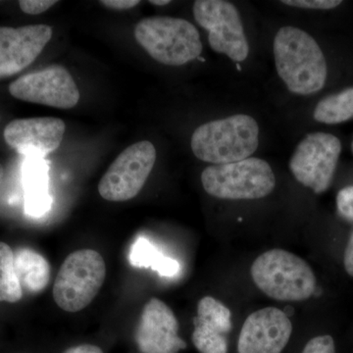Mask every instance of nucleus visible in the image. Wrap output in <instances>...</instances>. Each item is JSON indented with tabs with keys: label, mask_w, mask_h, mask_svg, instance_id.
Segmentation results:
<instances>
[{
	"label": "nucleus",
	"mask_w": 353,
	"mask_h": 353,
	"mask_svg": "<svg viewBox=\"0 0 353 353\" xmlns=\"http://www.w3.org/2000/svg\"><path fill=\"white\" fill-rule=\"evenodd\" d=\"M276 69L290 92L308 95L326 83L327 63L319 44L296 27H283L274 39Z\"/></svg>",
	"instance_id": "obj_1"
},
{
	"label": "nucleus",
	"mask_w": 353,
	"mask_h": 353,
	"mask_svg": "<svg viewBox=\"0 0 353 353\" xmlns=\"http://www.w3.org/2000/svg\"><path fill=\"white\" fill-rule=\"evenodd\" d=\"M190 145L194 154L208 163L241 161L252 157L259 148V125L245 114L211 121L196 129Z\"/></svg>",
	"instance_id": "obj_2"
},
{
	"label": "nucleus",
	"mask_w": 353,
	"mask_h": 353,
	"mask_svg": "<svg viewBox=\"0 0 353 353\" xmlns=\"http://www.w3.org/2000/svg\"><path fill=\"white\" fill-rule=\"evenodd\" d=\"M250 273L256 287L276 301H305L315 292L316 277L307 262L280 248L259 255Z\"/></svg>",
	"instance_id": "obj_3"
},
{
	"label": "nucleus",
	"mask_w": 353,
	"mask_h": 353,
	"mask_svg": "<svg viewBox=\"0 0 353 353\" xmlns=\"http://www.w3.org/2000/svg\"><path fill=\"white\" fill-rule=\"evenodd\" d=\"M134 38L155 61L168 66H182L202 52L196 28L179 18H145L136 26Z\"/></svg>",
	"instance_id": "obj_4"
},
{
	"label": "nucleus",
	"mask_w": 353,
	"mask_h": 353,
	"mask_svg": "<svg viewBox=\"0 0 353 353\" xmlns=\"http://www.w3.org/2000/svg\"><path fill=\"white\" fill-rule=\"evenodd\" d=\"M203 189L210 196L230 201H250L269 196L276 178L270 165L250 157L234 163L212 165L201 174Z\"/></svg>",
	"instance_id": "obj_5"
},
{
	"label": "nucleus",
	"mask_w": 353,
	"mask_h": 353,
	"mask_svg": "<svg viewBox=\"0 0 353 353\" xmlns=\"http://www.w3.org/2000/svg\"><path fill=\"white\" fill-rule=\"evenodd\" d=\"M106 277V265L101 253L81 250L71 253L60 267L53 299L67 312L87 307L101 290Z\"/></svg>",
	"instance_id": "obj_6"
},
{
	"label": "nucleus",
	"mask_w": 353,
	"mask_h": 353,
	"mask_svg": "<svg viewBox=\"0 0 353 353\" xmlns=\"http://www.w3.org/2000/svg\"><path fill=\"white\" fill-rule=\"evenodd\" d=\"M341 152V141L336 137L312 132L296 146L290 160V172L304 187L322 194L333 181Z\"/></svg>",
	"instance_id": "obj_7"
},
{
	"label": "nucleus",
	"mask_w": 353,
	"mask_h": 353,
	"mask_svg": "<svg viewBox=\"0 0 353 353\" xmlns=\"http://www.w3.org/2000/svg\"><path fill=\"white\" fill-rule=\"evenodd\" d=\"M157 161V150L143 141L126 148L102 176L99 194L109 201H127L138 196Z\"/></svg>",
	"instance_id": "obj_8"
},
{
	"label": "nucleus",
	"mask_w": 353,
	"mask_h": 353,
	"mask_svg": "<svg viewBox=\"0 0 353 353\" xmlns=\"http://www.w3.org/2000/svg\"><path fill=\"white\" fill-rule=\"evenodd\" d=\"M194 16L199 25L208 31V41L213 50L234 62L245 61L250 46L234 4L224 0H197Z\"/></svg>",
	"instance_id": "obj_9"
},
{
	"label": "nucleus",
	"mask_w": 353,
	"mask_h": 353,
	"mask_svg": "<svg viewBox=\"0 0 353 353\" xmlns=\"http://www.w3.org/2000/svg\"><path fill=\"white\" fill-rule=\"evenodd\" d=\"M9 92L20 101L59 109L73 108L80 101L73 77L57 65L20 77L10 83Z\"/></svg>",
	"instance_id": "obj_10"
},
{
	"label": "nucleus",
	"mask_w": 353,
	"mask_h": 353,
	"mask_svg": "<svg viewBox=\"0 0 353 353\" xmlns=\"http://www.w3.org/2000/svg\"><path fill=\"white\" fill-rule=\"evenodd\" d=\"M292 325L284 311L276 307L252 313L241 330L239 353H282L289 343Z\"/></svg>",
	"instance_id": "obj_11"
},
{
	"label": "nucleus",
	"mask_w": 353,
	"mask_h": 353,
	"mask_svg": "<svg viewBox=\"0 0 353 353\" xmlns=\"http://www.w3.org/2000/svg\"><path fill=\"white\" fill-rule=\"evenodd\" d=\"M46 25L0 27V79L20 73L39 57L52 38Z\"/></svg>",
	"instance_id": "obj_12"
},
{
	"label": "nucleus",
	"mask_w": 353,
	"mask_h": 353,
	"mask_svg": "<svg viewBox=\"0 0 353 353\" xmlns=\"http://www.w3.org/2000/svg\"><path fill=\"white\" fill-rule=\"evenodd\" d=\"M134 339L141 353H178L187 347L173 311L155 297L143 307Z\"/></svg>",
	"instance_id": "obj_13"
},
{
	"label": "nucleus",
	"mask_w": 353,
	"mask_h": 353,
	"mask_svg": "<svg viewBox=\"0 0 353 353\" xmlns=\"http://www.w3.org/2000/svg\"><path fill=\"white\" fill-rule=\"evenodd\" d=\"M65 129V123L58 118L17 119L7 125L4 139L20 154L43 159L61 145Z\"/></svg>",
	"instance_id": "obj_14"
},
{
	"label": "nucleus",
	"mask_w": 353,
	"mask_h": 353,
	"mask_svg": "<svg viewBox=\"0 0 353 353\" xmlns=\"http://www.w3.org/2000/svg\"><path fill=\"white\" fill-rule=\"evenodd\" d=\"M192 343L201 353H228L227 334L232 330L230 309L212 296L197 304Z\"/></svg>",
	"instance_id": "obj_15"
},
{
	"label": "nucleus",
	"mask_w": 353,
	"mask_h": 353,
	"mask_svg": "<svg viewBox=\"0 0 353 353\" xmlns=\"http://www.w3.org/2000/svg\"><path fill=\"white\" fill-rule=\"evenodd\" d=\"M14 269L26 292L38 294L50 283V266L48 260L31 248H19L14 252Z\"/></svg>",
	"instance_id": "obj_16"
},
{
	"label": "nucleus",
	"mask_w": 353,
	"mask_h": 353,
	"mask_svg": "<svg viewBox=\"0 0 353 353\" xmlns=\"http://www.w3.org/2000/svg\"><path fill=\"white\" fill-rule=\"evenodd\" d=\"M23 185L27 208L39 210L52 203L48 194V166L43 159L28 158L23 168Z\"/></svg>",
	"instance_id": "obj_17"
},
{
	"label": "nucleus",
	"mask_w": 353,
	"mask_h": 353,
	"mask_svg": "<svg viewBox=\"0 0 353 353\" xmlns=\"http://www.w3.org/2000/svg\"><path fill=\"white\" fill-rule=\"evenodd\" d=\"M131 262L136 267H150L165 277H172L180 270V265L175 259L164 256L143 238H139L132 245Z\"/></svg>",
	"instance_id": "obj_18"
},
{
	"label": "nucleus",
	"mask_w": 353,
	"mask_h": 353,
	"mask_svg": "<svg viewBox=\"0 0 353 353\" xmlns=\"http://www.w3.org/2000/svg\"><path fill=\"white\" fill-rule=\"evenodd\" d=\"M314 118L325 124H339L353 118V88L330 95L317 104Z\"/></svg>",
	"instance_id": "obj_19"
},
{
	"label": "nucleus",
	"mask_w": 353,
	"mask_h": 353,
	"mask_svg": "<svg viewBox=\"0 0 353 353\" xmlns=\"http://www.w3.org/2000/svg\"><path fill=\"white\" fill-rule=\"evenodd\" d=\"M23 297V290L14 270L0 272V301L17 303Z\"/></svg>",
	"instance_id": "obj_20"
},
{
	"label": "nucleus",
	"mask_w": 353,
	"mask_h": 353,
	"mask_svg": "<svg viewBox=\"0 0 353 353\" xmlns=\"http://www.w3.org/2000/svg\"><path fill=\"white\" fill-rule=\"evenodd\" d=\"M303 353H336L333 338L329 334L315 336L306 343Z\"/></svg>",
	"instance_id": "obj_21"
},
{
	"label": "nucleus",
	"mask_w": 353,
	"mask_h": 353,
	"mask_svg": "<svg viewBox=\"0 0 353 353\" xmlns=\"http://www.w3.org/2000/svg\"><path fill=\"white\" fill-rule=\"evenodd\" d=\"M281 2L285 6L299 7V8L321 9V10L336 8L341 3L339 0H284Z\"/></svg>",
	"instance_id": "obj_22"
},
{
	"label": "nucleus",
	"mask_w": 353,
	"mask_h": 353,
	"mask_svg": "<svg viewBox=\"0 0 353 353\" xmlns=\"http://www.w3.org/2000/svg\"><path fill=\"white\" fill-rule=\"evenodd\" d=\"M336 206L341 216L353 220V185L340 190L336 196Z\"/></svg>",
	"instance_id": "obj_23"
},
{
	"label": "nucleus",
	"mask_w": 353,
	"mask_h": 353,
	"mask_svg": "<svg viewBox=\"0 0 353 353\" xmlns=\"http://www.w3.org/2000/svg\"><path fill=\"white\" fill-rule=\"evenodd\" d=\"M57 1L54 0H22L19 2L23 12L30 15H38L51 8Z\"/></svg>",
	"instance_id": "obj_24"
},
{
	"label": "nucleus",
	"mask_w": 353,
	"mask_h": 353,
	"mask_svg": "<svg viewBox=\"0 0 353 353\" xmlns=\"http://www.w3.org/2000/svg\"><path fill=\"white\" fill-rule=\"evenodd\" d=\"M14 270V252L6 243L0 241V272Z\"/></svg>",
	"instance_id": "obj_25"
},
{
	"label": "nucleus",
	"mask_w": 353,
	"mask_h": 353,
	"mask_svg": "<svg viewBox=\"0 0 353 353\" xmlns=\"http://www.w3.org/2000/svg\"><path fill=\"white\" fill-rule=\"evenodd\" d=\"M102 6L115 10H127L139 4V0H102Z\"/></svg>",
	"instance_id": "obj_26"
},
{
	"label": "nucleus",
	"mask_w": 353,
	"mask_h": 353,
	"mask_svg": "<svg viewBox=\"0 0 353 353\" xmlns=\"http://www.w3.org/2000/svg\"><path fill=\"white\" fill-rule=\"evenodd\" d=\"M343 264H345V271L347 272L348 275L353 278V232L348 240L347 248H345Z\"/></svg>",
	"instance_id": "obj_27"
},
{
	"label": "nucleus",
	"mask_w": 353,
	"mask_h": 353,
	"mask_svg": "<svg viewBox=\"0 0 353 353\" xmlns=\"http://www.w3.org/2000/svg\"><path fill=\"white\" fill-rule=\"evenodd\" d=\"M64 353H103V352L97 345H81L70 347Z\"/></svg>",
	"instance_id": "obj_28"
},
{
	"label": "nucleus",
	"mask_w": 353,
	"mask_h": 353,
	"mask_svg": "<svg viewBox=\"0 0 353 353\" xmlns=\"http://www.w3.org/2000/svg\"><path fill=\"white\" fill-rule=\"evenodd\" d=\"M150 3L154 4V6H164L170 3L169 0H150Z\"/></svg>",
	"instance_id": "obj_29"
},
{
	"label": "nucleus",
	"mask_w": 353,
	"mask_h": 353,
	"mask_svg": "<svg viewBox=\"0 0 353 353\" xmlns=\"http://www.w3.org/2000/svg\"><path fill=\"white\" fill-rule=\"evenodd\" d=\"M3 178H4V169H3V166H2L1 164H0V185H1L2 182H3Z\"/></svg>",
	"instance_id": "obj_30"
},
{
	"label": "nucleus",
	"mask_w": 353,
	"mask_h": 353,
	"mask_svg": "<svg viewBox=\"0 0 353 353\" xmlns=\"http://www.w3.org/2000/svg\"><path fill=\"white\" fill-rule=\"evenodd\" d=\"M352 152H353V141H352Z\"/></svg>",
	"instance_id": "obj_31"
}]
</instances>
